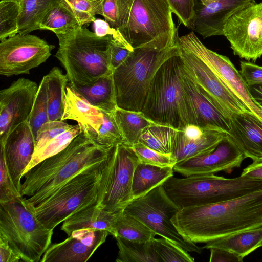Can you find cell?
<instances>
[{"instance_id":"1","label":"cell","mask_w":262,"mask_h":262,"mask_svg":"<svg viewBox=\"0 0 262 262\" xmlns=\"http://www.w3.org/2000/svg\"><path fill=\"white\" fill-rule=\"evenodd\" d=\"M171 220L182 235L195 244L260 226L262 186L227 201L180 209Z\"/></svg>"},{"instance_id":"2","label":"cell","mask_w":262,"mask_h":262,"mask_svg":"<svg viewBox=\"0 0 262 262\" xmlns=\"http://www.w3.org/2000/svg\"><path fill=\"white\" fill-rule=\"evenodd\" d=\"M167 0H105L104 19L133 48H167L179 43Z\"/></svg>"},{"instance_id":"3","label":"cell","mask_w":262,"mask_h":262,"mask_svg":"<svg viewBox=\"0 0 262 262\" xmlns=\"http://www.w3.org/2000/svg\"><path fill=\"white\" fill-rule=\"evenodd\" d=\"M113 147L97 145L81 131L63 150L24 174L21 195L28 197L25 200L30 207L37 205L76 175L104 162Z\"/></svg>"},{"instance_id":"4","label":"cell","mask_w":262,"mask_h":262,"mask_svg":"<svg viewBox=\"0 0 262 262\" xmlns=\"http://www.w3.org/2000/svg\"><path fill=\"white\" fill-rule=\"evenodd\" d=\"M56 35L59 48L55 57L66 70L69 86L89 85L113 72L110 63L112 35L98 36L83 26Z\"/></svg>"},{"instance_id":"5","label":"cell","mask_w":262,"mask_h":262,"mask_svg":"<svg viewBox=\"0 0 262 262\" xmlns=\"http://www.w3.org/2000/svg\"><path fill=\"white\" fill-rule=\"evenodd\" d=\"M109 156L63 184L41 203L29 206L45 227L54 230L75 213L99 204L105 191Z\"/></svg>"},{"instance_id":"6","label":"cell","mask_w":262,"mask_h":262,"mask_svg":"<svg viewBox=\"0 0 262 262\" xmlns=\"http://www.w3.org/2000/svg\"><path fill=\"white\" fill-rule=\"evenodd\" d=\"M179 53V43L167 48L149 46L134 49L113 71L117 107L141 113L157 71L166 60Z\"/></svg>"},{"instance_id":"7","label":"cell","mask_w":262,"mask_h":262,"mask_svg":"<svg viewBox=\"0 0 262 262\" xmlns=\"http://www.w3.org/2000/svg\"><path fill=\"white\" fill-rule=\"evenodd\" d=\"M180 53L166 60L150 82L141 113L152 122L183 130L188 125Z\"/></svg>"},{"instance_id":"8","label":"cell","mask_w":262,"mask_h":262,"mask_svg":"<svg viewBox=\"0 0 262 262\" xmlns=\"http://www.w3.org/2000/svg\"><path fill=\"white\" fill-rule=\"evenodd\" d=\"M162 185L168 197L181 209L217 203L243 196L261 187L262 181L242 176L228 179L207 174L183 178L173 176Z\"/></svg>"},{"instance_id":"9","label":"cell","mask_w":262,"mask_h":262,"mask_svg":"<svg viewBox=\"0 0 262 262\" xmlns=\"http://www.w3.org/2000/svg\"><path fill=\"white\" fill-rule=\"evenodd\" d=\"M53 230L45 227L20 196L0 203V236L21 260L40 261L51 245Z\"/></svg>"},{"instance_id":"10","label":"cell","mask_w":262,"mask_h":262,"mask_svg":"<svg viewBox=\"0 0 262 262\" xmlns=\"http://www.w3.org/2000/svg\"><path fill=\"white\" fill-rule=\"evenodd\" d=\"M179 209L162 184L133 200L124 210L145 224L156 235L170 240L188 252L200 254L203 248L182 235L172 222Z\"/></svg>"},{"instance_id":"11","label":"cell","mask_w":262,"mask_h":262,"mask_svg":"<svg viewBox=\"0 0 262 262\" xmlns=\"http://www.w3.org/2000/svg\"><path fill=\"white\" fill-rule=\"evenodd\" d=\"M140 162L132 147L123 143L113 147L108 160L105 192L98 204L100 208L119 213L134 200L133 177Z\"/></svg>"},{"instance_id":"12","label":"cell","mask_w":262,"mask_h":262,"mask_svg":"<svg viewBox=\"0 0 262 262\" xmlns=\"http://www.w3.org/2000/svg\"><path fill=\"white\" fill-rule=\"evenodd\" d=\"M55 46L39 37L17 34L0 42V74L11 77L29 74L31 70L45 63Z\"/></svg>"},{"instance_id":"13","label":"cell","mask_w":262,"mask_h":262,"mask_svg":"<svg viewBox=\"0 0 262 262\" xmlns=\"http://www.w3.org/2000/svg\"><path fill=\"white\" fill-rule=\"evenodd\" d=\"M233 54L247 61L262 56V2H253L227 20L223 35Z\"/></svg>"},{"instance_id":"14","label":"cell","mask_w":262,"mask_h":262,"mask_svg":"<svg viewBox=\"0 0 262 262\" xmlns=\"http://www.w3.org/2000/svg\"><path fill=\"white\" fill-rule=\"evenodd\" d=\"M179 43L203 61L249 110L262 120V108L252 98L248 86L228 57L208 49L193 32L179 37Z\"/></svg>"},{"instance_id":"15","label":"cell","mask_w":262,"mask_h":262,"mask_svg":"<svg viewBox=\"0 0 262 262\" xmlns=\"http://www.w3.org/2000/svg\"><path fill=\"white\" fill-rule=\"evenodd\" d=\"M179 47L183 65L201 93L227 118L251 112L203 61L180 45Z\"/></svg>"},{"instance_id":"16","label":"cell","mask_w":262,"mask_h":262,"mask_svg":"<svg viewBox=\"0 0 262 262\" xmlns=\"http://www.w3.org/2000/svg\"><path fill=\"white\" fill-rule=\"evenodd\" d=\"M38 87L35 81L21 77L0 91V142L28 120Z\"/></svg>"},{"instance_id":"17","label":"cell","mask_w":262,"mask_h":262,"mask_svg":"<svg viewBox=\"0 0 262 262\" xmlns=\"http://www.w3.org/2000/svg\"><path fill=\"white\" fill-rule=\"evenodd\" d=\"M246 158L244 154L227 135L212 151L177 163L174 171L185 177L227 173L240 167Z\"/></svg>"},{"instance_id":"18","label":"cell","mask_w":262,"mask_h":262,"mask_svg":"<svg viewBox=\"0 0 262 262\" xmlns=\"http://www.w3.org/2000/svg\"><path fill=\"white\" fill-rule=\"evenodd\" d=\"M182 86L186 102L188 124L204 129L216 130L228 134L230 129L229 119L201 93L185 68L183 61Z\"/></svg>"},{"instance_id":"19","label":"cell","mask_w":262,"mask_h":262,"mask_svg":"<svg viewBox=\"0 0 262 262\" xmlns=\"http://www.w3.org/2000/svg\"><path fill=\"white\" fill-rule=\"evenodd\" d=\"M108 234L105 230H75L64 241L51 244L40 261L85 262L105 242Z\"/></svg>"},{"instance_id":"20","label":"cell","mask_w":262,"mask_h":262,"mask_svg":"<svg viewBox=\"0 0 262 262\" xmlns=\"http://www.w3.org/2000/svg\"><path fill=\"white\" fill-rule=\"evenodd\" d=\"M0 145L11 179L20 193L21 180L32 159L35 146V140L28 120L14 127L0 142Z\"/></svg>"},{"instance_id":"21","label":"cell","mask_w":262,"mask_h":262,"mask_svg":"<svg viewBox=\"0 0 262 262\" xmlns=\"http://www.w3.org/2000/svg\"><path fill=\"white\" fill-rule=\"evenodd\" d=\"M255 0H196L191 29L204 38L223 35L231 16Z\"/></svg>"},{"instance_id":"22","label":"cell","mask_w":262,"mask_h":262,"mask_svg":"<svg viewBox=\"0 0 262 262\" xmlns=\"http://www.w3.org/2000/svg\"><path fill=\"white\" fill-rule=\"evenodd\" d=\"M228 137L253 161H262V120L251 112L234 114L229 118Z\"/></svg>"},{"instance_id":"23","label":"cell","mask_w":262,"mask_h":262,"mask_svg":"<svg viewBox=\"0 0 262 262\" xmlns=\"http://www.w3.org/2000/svg\"><path fill=\"white\" fill-rule=\"evenodd\" d=\"M72 120L78 122L81 130L93 140L104 121V113L67 86L64 108L61 121Z\"/></svg>"},{"instance_id":"24","label":"cell","mask_w":262,"mask_h":262,"mask_svg":"<svg viewBox=\"0 0 262 262\" xmlns=\"http://www.w3.org/2000/svg\"><path fill=\"white\" fill-rule=\"evenodd\" d=\"M227 133L213 129H204L202 136L197 139L186 138L182 130L175 129L171 155L176 163L213 150Z\"/></svg>"},{"instance_id":"25","label":"cell","mask_w":262,"mask_h":262,"mask_svg":"<svg viewBox=\"0 0 262 262\" xmlns=\"http://www.w3.org/2000/svg\"><path fill=\"white\" fill-rule=\"evenodd\" d=\"M111 213L101 208L98 204L81 210L67 218L61 229L68 236L77 229L90 228L107 230L115 236L114 226L119 215L122 212Z\"/></svg>"},{"instance_id":"26","label":"cell","mask_w":262,"mask_h":262,"mask_svg":"<svg viewBox=\"0 0 262 262\" xmlns=\"http://www.w3.org/2000/svg\"><path fill=\"white\" fill-rule=\"evenodd\" d=\"M69 86L102 111L112 112L117 107L113 72L101 76L90 85Z\"/></svg>"},{"instance_id":"27","label":"cell","mask_w":262,"mask_h":262,"mask_svg":"<svg viewBox=\"0 0 262 262\" xmlns=\"http://www.w3.org/2000/svg\"><path fill=\"white\" fill-rule=\"evenodd\" d=\"M261 244L262 225L210 241L202 248L203 249L212 248L225 249L244 258L261 247Z\"/></svg>"},{"instance_id":"28","label":"cell","mask_w":262,"mask_h":262,"mask_svg":"<svg viewBox=\"0 0 262 262\" xmlns=\"http://www.w3.org/2000/svg\"><path fill=\"white\" fill-rule=\"evenodd\" d=\"M173 167H160L140 162L132 181L134 200L143 196L173 176Z\"/></svg>"},{"instance_id":"29","label":"cell","mask_w":262,"mask_h":262,"mask_svg":"<svg viewBox=\"0 0 262 262\" xmlns=\"http://www.w3.org/2000/svg\"><path fill=\"white\" fill-rule=\"evenodd\" d=\"M113 113L123 138L122 143L130 147L139 143L144 132L155 124L141 113L118 107Z\"/></svg>"},{"instance_id":"30","label":"cell","mask_w":262,"mask_h":262,"mask_svg":"<svg viewBox=\"0 0 262 262\" xmlns=\"http://www.w3.org/2000/svg\"><path fill=\"white\" fill-rule=\"evenodd\" d=\"M47 79L49 121L61 120L64 108L65 93L69 80L57 67L45 75Z\"/></svg>"},{"instance_id":"31","label":"cell","mask_w":262,"mask_h":262,"mask_svg":"<svg viewBox=\"0 0 262 262\" xmlns=\"http://www.w3.org/2000/svg\"><path fill=\"white\" fill-rule=\"evenodd\" d=\"M82 26L73 12L59 0L45 13L38 24L39 30H50L56 35L66 33Z\"/></svg>"},{"instance_id":"32","label":"cell","mask_w":262,"mask_h":262,"mask_svg":"<svg viewBox=\"0 0 262 262\" xmlns=\"http://www.w3.org/2000/svg\"><path fill=\"white\" fill-rule=\"evenodd\" d=\"M119 249L117 262H161L152 240L137 242L122 238H115Z\"/></svg>"},{"instance_id":"33","label":"cell","mask_w":262,"mask_h":262,"mask_svg":"<svg viewBox=\"0 0 262 262\" xmlns=\"http://www.w3.org/2000/svg\"><path fill=\"white\" fill-rule=\"evenodd\" d=\"M115 236L133 242L151 241L156 234L143 222L123 210L118 216L114 226Z\"/></svg>"},{"instance_id":"34","label":"cell","mask_w":262,"mask_h":262,"mask_svg":"<svg viewBox=\"0 0 262 262\" xmlns=\"http://www.w3.org/2000/svg\"><path fill=\"white\" fill-rule=\"evenodd\" d=\"M59 0H20L18 33L39 30L38 24L50 8Z\"/></svg>"},{"instance_id":"35","label":"cell","mask_w":262,"mask_h":262,"mask_svg":"<svg viewBox=\"0 0 262 262\" xmlns=\"http://www.w3.org/2000/svg\"><path fill=\"white\" fill-rule=\"evenodd\" d=\"M81 131L78 124L73 125L70 128L50 141L41 150L33 155L32 159L25 170L24 175L39 162L63 150Z\"/></svg>"},{"instance_id":"36","label":"cell","mask_w":262,"mask_h":262,"mask_svg":"<svg viewBox=\"0 0 262 262\" xmlns=\"http://www.w3.org/2000/svg\"><path fill=\"white\" fill-rule=\"evenodd\" d=\"M174 131L170 127L155 124L144 132L139 142L160 152L171 154Z\"/></svg>"},{"instance_id":"37","label":"cell","mask_w":262,"mask_h":262,"mask_svg":"<svg viewBox=\"0 0 262 262\" xmlns=\"http://www.w3.org/2000/svg\"><path fill=\"white\" fill-rule=\"evenodd\" d=\"M20 0L0 2V41L18 34Z\"/></svg>"},{"instance_id":"38","label":"cell","mask_w":262,"mask_h":262,"mask_svg":"<svg viewBox=\"0 0 262 262\" xmlns=\"http://www.w3.org/2000/svg\"><path fill=\"white\" fill-rule=\"evenodd\" d=\"M28 121L35 140L39 128L43 124L49 121L47 79L45 75L40 81Z\"/></svg>"},{"instance_id":"39","label":"cell","mask_w":262,"mask_h":262,"mask_svg":"<svg viewBox=\"0 0 262 262\" xmlns=\"http://www.w3.org/2000/svg\"><path fill=\"white\" fill-rule=\"evenodd\" d=\"M105 0H60L74 14L80 24L94 22L96 15L103 14Z\"/></svg>"},{"instance_id":"40","label":"cell","mask_w":262,"mask_h":262,"mask_svg":"<svg viewBox=\"0 0 262 262\" xmlns=\"http://www.w3.org/2000/svg\"><path fill=\"white\" fill-rule=\"evenodd\" d=\"M104 121L93 141L104 148H111L123 143V138L117 124L113 113L104 112Z\"/></svg>"},{"instance_id":"41","label":"cell","mask_w":262,"mask_h":262,"mask_svg":"<svg viewBox=\"0 0 262 262\" xmlns=\"http://www.w3.org/2000/svg\"><path fill=\"white\" fill-rule=\"evenodd\" d=\"M156 253L163 262H193L194 258L188 252L170 240L161 237L153 240Z\"/></svg>"},{"instance_id":"42","label":"cell","mask_w":262,"mask_h":262,"mask_svg":"<svg viewBox=\"0 0 262 262\" xmlns=\"http://www.w3.org/2000/svg\"><path fill=\"white\" fill-rule=\"evenodd\" d=\"M132 148L141 162L160 167H173L176 164L171 154L160 152L140 142Z\"/></svg>"},{"instance_id":"43","label":"cell","mask_w":262,"mask_h":262,"mask_svg":"<svg viewBox=\"0 0 262 262\" xmlns=\"http://www.w3.org/2000/svg\"><path fill=\"white\" fill-rule=\"evenodd\" d=\"M73 125L61 120L49 121L43 124L37 133L34 154L38 152L54 138Z\"/></svg>"},{"instance_id":"44","label":"cell","mask_w":262,"mask_h":262,"mask_svg":"<svg viewBox=\"0 0 262 262\" xmlns=\"http://www.w3.org/2000/svg\"><path fill=\"white\" fill-rule=\"evenodd\" d=\"M0 203L23 196L14 185L6 165L3 152L0 154Z\"/></svg>"},{"instance_id":"45","label":"cell","mask_w":262,"mask_h":262,"mask_svg":"<svg viewBox=\"0 0 262 262\" xmlns=\"http://www.w3.org/2000/svg\"><path fill=\"white\" fill-rule=\"evenodd\" d=\"M172 13L185 27L191 28L195 17L196 0H167Z\"/></svg>"},{"instance_id":"46","label":"cell","mask_w":262,"mask_h":262,"mask_svg":"<svg viewBox=\"0 0 262 262\" xmlns=\"http://www.w3.org/2000/svg\"><path fill=\"white\" fill-rule=\"evenodd\" d=\"M240 68L239 72L248 86L262 85V66L241 61Z\"/></svg>"},{"instance_id":"47","label":"cell","mask_w":262,"mask_h":262,"mask_svg":"<svg viewBox=\"0 0 262 262\" xmlns=\"http://www.w3.org/2000/svg\"><path fill=\"white\" fill-rule=\"evenodd\" d=\"M132 50L119 41L113 38L111 43L110 63L113 71L119 67L127 58Z\"/></svg>"},{"instance_id":"48","label":"cell","mask_w":262,"mask_h":262,"mask_svg":"<svg viewBox=\"0 0 262 262\" xmlns=\"http://www.w3.org/2000/svg\"><path fill=\"white\" fill-rule=\"evenodd\" d=\"M210 262H242L243 258L228 250L218 248H210Z\"/></svg>"},{"instance_id":"49","label":"cell","mask_w":262,"mask_h":262,"mask_svg":"<svg viewBox=\"0 0 262 262\" xmlns=\"http://www.w3.org/2000/svg\"><path fill=\"white\" fill-rule=\"evenodd\" d=\"M21 258L15 253L6 239L0 236V261L18 262Z\"/></svg>"},{"instance_id":"50","label":"cell","mask_w":262,"mask_h":262,"mask_svg":"<svg viewBox=\"0 0 262 262\" xmlns=\"http://www.w3.org/2000/svg\"><path fill=\"white\" fill-rule=\"evenodd\" d=\"M241 176L262 181V161L253 162L243 170Z\"/></svg>"},{"instance_id":"51","label":"cell","mask_w":262,"mask_h":262,"mask_svg":"<svg viewBox=\"0 0 262 262\" xmlns=\"http://www.w3.org/2000/svg\"><path fill=\"white\" fill-rule=\"evenodd\" d=\"M182 130L186 138L190 139H197L203 135L204 129L195 125L189 124L186 126Z\"/></svg>"},{"instance_id":"52","label":"cell","mask_w":262,"mask_h":262,"mask_svg":"<svg viewBox=\"0 0 262 262\" xmlns=\"http://www.w3.org/2000/svg\"><path fill=\"white\" fill-rule=\"evenodd\" d=\"M252 98L262 108V85L248 86Z\"/></svg>"},{"instance_id":"53","label":"cell","mask_w":262,"mask_h":262,"mask_svg":"<svg viewBox=\"0 0 262 262\" xmlns=\"http://www.w3.org/2000/svg\"><path fill=\"white\" fill-rule=\"evenodd\" d=\"M261 247H262V244H261Z\"/></svg>"}]
</instances>
